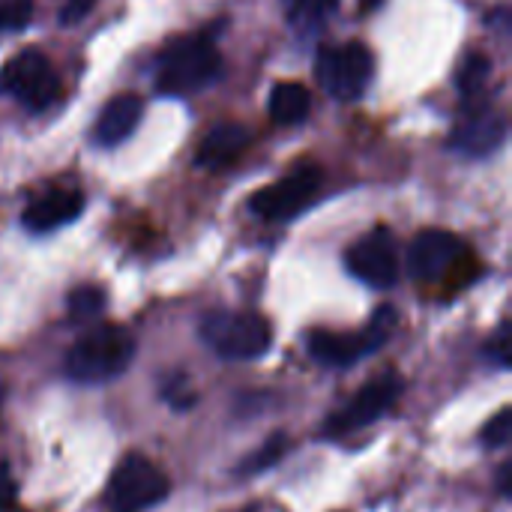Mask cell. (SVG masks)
<instances>
[{
  "instance_id": "83f0119b",
  "label": "cell",
  "mask_w": 512,
  "mask_h": 512,
  "mask_svg": "<svg viewBox=\"0 0 512 512\" xmlns=\"http://www.w3.org/2000/svg\"><path fill=\"white\" fill-rule=\"evenodd\" d=\"M381 0H363V9H372V6H378Z\"/></svg>"
},
{
  "instance_id": "6da1fadb",
  "label": "cell",
  "mask_w": 512,
  "mask_h": 512,
  "mask_svg": "<svg viewBox=\"0 0 512 512\" xmlns=\"http://www.w3.org/2000/svg\"><path fill=\"white\" fill-rule=\"evenodd\" d=\"M135 357V339L117 324L87 330L66 354V375L78 384H105L120 378Z\"/></svg>"
},
{
  "instance_id": "7a4b0ae2",
  "label": "cell",
  "mask_w": 512,
  "mask_h": 512,
  "mask_svg": "<svg viewBox=\"0 0 512 512\" xmlns=\"http://www.w3.org/2000/svg\"><path fill=\"white\" fill-rule=\"evenodd\" d=\"M222 72L219 48L210 36H183L171 42L156 63V90L162 96H189L213 84Z\"/></svg>"
},
{
  "instance_id": "f1b7e54d",
  "label": "cell",
  "mask_w": 512,
  "mask_h": 512,
  "mask_svg": "<svg viewBox=\"0 0 512 512\" xmlns=\"http://www.w3.org/2000/svg\"><path fill=\"white\" fill-rule=\"evenodd\" d=\"M243 512H255V510H243Z\"/></svg>"
},
{
  "instance_id": "44dd1931",
  "label": "cell",
  "mask_w": 512,
  "mask_h": 512,
  "mask_svg": "<svg viewBox=\"0 0 512 512\" xmlns=\"http://www.w3.org/2000/svg\"><path fill=\"white\" fill-rule=\"evenodd\" d=\"M33 18V0H3L0 3V30H24Z\"/></svg>"
},
{
  "instance_id": "7c38bea8",
  "label": "cell",
  "mask_w": 512,
  "mask_h": 512,
  "mask_svg": "<svg viewBox=\"0 0 512 512\" xmlns=\"http://www.w3.org/2000/svg\"><path fill=\"white\" fill-rule=\"evenodd\" d=\"M507 138V123L498 111L492 108H477V111H468L459 126L453 129V138L450 144L468 156H489L495 153Z\"/></svg>"
},
{
  "instance_id": "d4e9b609",
  "label": "cell",
  "mask_w": 512,
  "mask_h": 512,
  "mask_svg": "<svg viewBox=\"0 0 512 512\" xmlns=\"http://www.w3.org/2000/svg\"><path fill=\"white\" fill-rule=\"evenodd\" d=\"M15 504V480L9 465L0 459V510H9Z\"/></svg>"
},
{
  "instance_id": "e0dca14e",
  "label": "cell",
  "mask_w": 512,
  "mask_h": 512,
  "mask_svg": "<svg viewBox=\"0 0 512 512\" xmlns=\"http://www.w3.org/2000/svg\"><path fill=\"white\" fill-rule=\"evenodd\" d=\"M489 75H492V60H489L486 54H468V57L462 60V66H459V78H456V81H459L462 96L474 99V96L486 87Z\"/></svg>"
},
{
  "instance_id": "8fae6325",
  "label": "cell",
  "mask_w": 512,
  "mask_h": 512,
  "mask_svg": "<svg viewBox=\"0 0 512 512\" xmlns=\"http://www.w3.org/2000/svg\"><path fill=\"white\" fill-rule=\"evenodd\" d=\"M465 243L450 231H420L408 249V270L420 282H441L465 258Z\"/></svg>"
},
{
  "instance_id": "9a60e30c",
  "label": "cell",
  "mask_w": 512,
  "mask_h": 512,
  "mask_svg": "<svg viewBox=\"0 0 512 512\" xmlns=\"http://www.w3.org/2000/svg\"><path fill=\"white\" fill-rule=\"evenodd\" d=\"M249 147V129L240 123H219L210 129L201 141V150L195 156L198 168H222L234 162L243 150Z\"/></svg>"
},
{
  "instance_id": "4316f807",
  "label": "cell",
  "mask_w": 512,
  "mask_h": 512,
  "mask_svg": "<svg viewBox=\"0 0 512 512\" xmlns=\"http://www.w3.org/2000/svg\"><path fill=\"white\" fill-rule=\"evenodd\" d=\"M510 480H512V465L507 462V465L501 468V477H498V489H501V495H504V498H510L512 495Z\"/></svg>"
},
{
  "instance_id": "30bf717a",
  "label": "cell",
  "mask_w": 512,
  "mask_h": 512,
  "mask_svg": "<svg viewBox=\"0 0 512 512\" xmlns=\"http://www.w3.org/2000/svg\"><path fill=\"white\" fill-rule=\"evenodd\" d=\"M348 270L366 282L369 288H393L399 279V258H396V243L387 228H375L363 234L345 255Z\"/></svg>"
},
{
  "instance_id": "2e32d148",
  "label": "cell",
  "mask_w": 512,
  "mask_h": 512,
  "mask_svg": "<svg viewBox=\"0 0 512 512\" xmlns=\"http://www.w3.org/2000/svg\"><path fill=\"white\" fill-rule=\"evenodd\" d=\"M312 111V96L297 81H282L270 90V117L279 126L303 123Z\"/></svg>"
},
{
  "instance_id": "484cf974",
  "label": "cell",
  "mask_w": 512,
  "mask_h": 512,
  "mask_svg": "<svg viewBox=\"0 0 512 512\" xmlns=\"http://www.w3.org/2000/svg\"><path fill=\"white\" fill-rule=\"evenodd\" d=\"M90 6H93V0H66V6H63V12H60L63 24H75V21H81V18L90 12Z\"/></svg>"
},
{
  "instance_id": "3957f363",
  "label": "cell",
  "mask_w": 512,
  "mask_h": 512,
  "mask_svg": "<svg viewBox=\"0 0 512 512\" xmlns=\"http://www.w3.org/2000/svg\"><path fill=\"white\" fill-rule=\"evenodd\" d=\"M204 342L225 360H258L270 351L273 330L255 312H210L201 321Z\"/></svg>"
},
{
  "instance_id": "ffe728a7",
  "label": "cell",
  "mask_w": 512,
  "mask_h": 512,
  "mask_svg": "<svg viewBox=\"0 0 512 512\" xmlns=\"http://www.w3.org/2000/svg\"><path fill=\"white\" fill-rule=\"evenodd\" d=\"M285 453H288V435H273L255 456H249V459L240 465V474H261V471H270Z\"/></svg>"
},
{
  "instance_id": "277c9868",
  "label": "cell",
  "mask_w": 512,
  "mask_h": 512,
  "mask_svg": "<svg viewBox=\"0 0 512 512\" xmlns=\"http://www.w3.org/2000/svg\"><path fill=\"white\" fill-rule=\"evenodd\" d=\"M396 312L393 309H378L375 318L369 321V327L363 333H336V330H312L306 339V348L312 354V360H318L321 366L330 369H342V366H354L357 360H363L366 354L378 351L390 330H393Z\"/></svg>"
},
{
  "instance_id": "4fadbf2b",
  "label": "cell",
  "mask_w": 512,
  "mask_h": 512,
  "mask_svg": "<svg viewBox=\"0 0 512 512\" xmlns=\"http://www.w3.org/2000/svg\"><path fill=\"white\" fill-rule=\"evenodd\" d=\"M81 210H84V195H81V192L57 189V192H48V195L36 198V201L24 210L21 222H24V228L33 231V234H48V231H54V228H63V225L75 222V219L81 216Z\"/></svg>"
},
{
  "instance_id": "cb8c5ba5",
  "label": "cell",
  "mask_w": 512,
  "mask_h": 512,
  "mask_svg": "<svg viewBox=\"0 0 512 512\" xmlns=\"http://www.w3.org/2000/svg\"><path fill=\"white\" fill-rule=\"evenodd\" d=\"M486 351H489V357L498 363V366H510L512 360V336H510V324L504 321L501 327H498V333L489 339V345H486Z\"/></svg>"
},
{
  "instance_id": "9c48e42d",
  "label": "cell",
  "mask_w": 512,
  "mask_h": 512,
  "mask_svg": "<svg viewBox=\"0 0 512 512\" xmlns=\"http://www.w3.org/2000/svg\"><path fill=\"white\" fill-rule=\"evenodd\" d=\"M318 192H321V174L315 168H297L294 174L282 177L279 183L255 192L249 207L261 219L279 222V219H291V216L303 213L318 198Z\"/></svg>"
},
{
  "instance_id": "d6986e66",
  "label": "cell",
  "mask_w": 512,
  "mask_h": 512,
  "mask_svg": "<svg viewBox=\"0 0 512 512\" xmlns=\"http://www.w3.org/2000/svg\"><path fill=\"white\" fill-rule=\"evenodd\" d=\"M105 309V294L93 285H84V288H75L69 294V318L72 321H90L96 318L99 312Z\"/></svg>"
},
{
  "instance_id": "5b68a950",
  "label": "cell",
  "mask_w": 512,
  "mask_h": 512,
  "mask_svg": "<svg viewBox=\"0 0 512 512\" xmlns=\"http://www.w3.org/2000/svg\"><path fill=\"white\" fill-rule=\"evenodd\" d=\"M372 69H375V60L369 48L360 42L324 48L315 60V75L321 87L333 99H342V102H354L366 93V87L372 84Z\"/></svg>"
},
{
  "instance_id": "52a82bcc",
  "label": "cell",
  "mask_w": 512,
  "mask_h": 512,
  "mask_svg": "<svg viewBox=\"0 0 512 512\" xmlns=\"http://www.w3.org/2000/svg\"><path fill=\"white\" fill-rule=\"evenodd\" d=\"M57 72L39 51H21L0 69V93L18 99L24 108L42 111L57 99Z\"/></svg>"
},
{
  "instance_id": "ac0fdd59",
  "label": "cell",
  "mask_w": 512,
  "mask_h": 512,
  "mask_svg": "<svg viewBox=\"0 0 512 512\" xmlns=\"http://www.w3.org/2000/svg\"><path fill=\"white\" fill-rule=\"evenodd\" d=\"M339 0H288V15L294 27H318L324 24V18L336 9Z\"/></svg>"
},
{
  "instance_id": "8992f818",
  "label": "cell",
  "mask_w": 512,
  "mask_h": 512,
  "mask_svg": "<svg viewBox=\"0 0 512 512\" xmlns=\"http://www.w3.org/2000/svg\"><path fill=\"white\" fill-rule=\"evenodd\" d=\"M168 498V477L144 456H126L108 486V504L114 512H144Z\"/></svg>"
},
{
  "instance_id": "5bb4252c",
  "label": "cell",
  "mask_w": 512,
  "mask_h": 512,
  "mask_svg": "<svg viewBox=\"0 0 512 512\" xmlns=\"http://www.w3.org/2000/svg\"><path fill=\"white\" fill-rule=\"evenodd\" d=\"M141 114H144L141 96H135V93H120V96H114V99L102 108V114H99V120H96L93 138H96L99 144H105V147H117L123 138H129V135L138 129Z\"/></svg>"
},
{
  "instance_id": "7402d4cb",
  "label": "cell",
  "mask_w": 512,
  "mask_h": 512,
  "mask_svg": "<svg viewBox=\"0 0 512 512\" xmlns=\"http://www.w3.org/2000/svg\"><path fill=\"white\" fill-rule=\"evenodd\" d=\"M162 396H165V402H168L171 408H177V411H186V408H192V405L198 402V393H195V387H192V384H189L183 375H177L171 384H165Z\"/></svg>"
},
{
  "instance_id": "603a6c76",
  "label": "cell",
  "mask_w": 512,
  "mask_h": 512,
  "mask_svg": "<svg viewBox=\"0 0 512 512\" xmlns=\"http://www.w3.org/2000/svg\"><path fill=\"white\" fill-rule=\"evenodd\" d=\"M512 438V411L504 408L495 420H489V426L483 429V444L486 447H507Z\"/></svg>"
},
{
  "instance_id": "ba28073f",
  "label": "cell",
  "mask_w": 512,
  "mask_h": 512,
  "mask_svg": "<svg viewBox=\"0 0 512 512\" xmlns=\"http://www.w3.org/2000/svg\"><path fill=\"white\" fill-rule=\"evenodd\" d=\"M402 396V378L396 372H384L369 381L348 405H342L327 420V435H351L372 423H378Z\"/></svg>"
}]
</instances>
